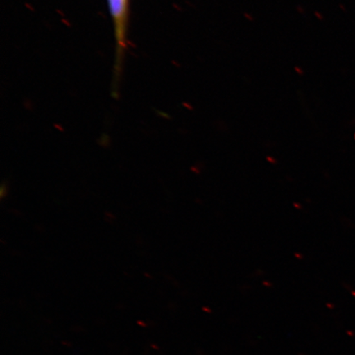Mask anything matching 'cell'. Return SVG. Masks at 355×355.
I'll use <instances>...</instances> for the list:
<instances>
[{
	"label": "cell",
	"instance_id": "obj_1",
	"mask_svg": "<svg viewBox=\"0 0 355 355\" xmlns=\"http://www.w3.org/2000/svg\"><path fill=\"white\" fill-rule=\"evenodd\" d=\"M112 17L115 44H116V74L121 72L124 55L128 48V28L130 20V0H107Z\"/></svg>",
	"mask_w": 355,
	"mask_h": 355
},
{
	"label": "cell",
	"instance_id": "obj_2",
	"mask_svg": "<svg viewBox=\"0 0 355 355\" xmlns=\"http://www.w3.org/2000/svg\"><path fill=\"white\" fill-rule=\"evenodd\" d=\"M8 194V184L6 182H3L1 188H0V198L3 199Z\"/></svg>",
	"mask_w": 355,
	"mask_h": 355
},
{
	"label": "cell",
	"instance_id": "obj_3",
	"mask_svg": "<svg viewBox=\"0 0 355 355\" xmlns=\"http://www.w3.org/2000/svg\"><path fill=\"white\" fill-rule=\"evenodd\" d=\"M137 323H139L141 326L146 327V324L143 323V322H137Z\"/></svg>",
	"mask_w": 355,
	"mask_h": 355
}]
</instances>
